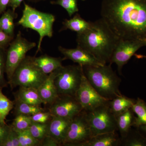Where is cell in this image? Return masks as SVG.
I'll return each mask as SVG.
<instances>
[{"label": "cell", "mask_w": 146, "mask_h": 146, "mask_svg": "<svg viewBox=\"0 0 146 146\" xmlns=\"http://www.w3.org/2000/svg\"><path fill=\"white\" fill-rule=\"evenodd\" d=\"M101 16L120 39L146 41V0H102Z\"/></svg>", "instance_id": "obj_1"}, {"label": "cell", "mask_w": 146, "mask_h": 146, "mask_svg": "<svg viewBox=\"0 0 146 146\" xmlns=\"http://www.w3.org/2000/svg\"><path fill=\"white\" fill-rule=\"evenodd\" d=\"M120 38L103 19L91 22L88 29L77 34V46L86 50L104 64L109 63Z\"/></svg>", "instance_id": "obj_2"}, {"label": "cell", "mask_w": 146, "mask_h": 146, "mask_svg": "<svg viewBox=\"0 0 146 146\" xmlns=\"http://www.w3.org/2000/svg\"><path fill=\"white\" fill-rule=\"evenodd\" d=\"M83 67L89 83L103 98L110 100L121 94L119 89L121 79L110 64Z\"/></svg>", "instance_id": "obj_3"}, {"label": "cell", "mask_w": 146, "mask_h": 146, "mask_svg": "<svg viewBox=\"0 0 146 146\" xmlns=\"http://www.w3.org/2000/svg\"><path fill=\"white\" fill-rule=\"evenodd\" d=\"M55 21V18L52 14L39 11L24 3L23 15L17 25L25 28L31 29L39 35L36 54L41 51V45L44 37H52L53 26Z\"/></svg>", "instance_id": "obj_4"}, {"label": "cell", "mask_w": 146, "mask_h": 146, "mask_svg": "<svg viewBox=\"0 0 146 146\" xmlns=\"http://www.w3.org/2000/svg\"><path fill=\"white\" fill-rule=\"evenodd\" d=\"M48 76L35 64L32 56H26L14 71L8 83L12 90L17 86L38 89Z\"/></svg>", "instance_id": "obj_5"}, {"label": "cell", "mask_w": 146, "mask_h": 146, "mask_svg": "<svg viewBox=\"0 0 146 146\" xmlns=\"http://www.w3.org/2000/svg\"><path fill=\"white\" fill-rule=\"evenodd\" d=\"M55 72L54 82L58 96H75L84 75L83 66L80 65L62 66Z\"/></svg>", "instance_id": "obj_6"}, {"label": "cell", "mask_w": 146, "mask_h": 146, "mask_svg": "<svg viewBox=\"0 0 146 146\" xmlns=\"http://www.w3.org/2000/svg\"><path fill=\"white\" fill-rule=\"evenodd\" d=\"M108 102L89 111L84 110L92 136L101 133L118 131L116 117L110 108Z\"/></svg>", "instance_id": "obj_7"}, {"label": "cell", "mask_w": 146, "mask_h": 146, "mask_svg": "<svg viewBox=\"0 0 146 146\" xmlns=\"http://www.w3.org/2000/svg\"><path fill=\"white\" fill-rule=\"evenodd\" d=\"M36 46L35 42L28 41L22 36L21 31L18 32L6 50V74L7 81L12 77L14 71L26 57L28 52Z\"/></svg>", "instance_id": "obj_8"}, {"label": "cell", "mask_w": 146, "mask_h": 146, "mask_svg": "<svg viewBox=\"0 0 146 146\" xmlns=\"http://www.w3.org/2000/svg\"><path fill=\"white\" fill-rule=\"evenodd\" d=\"M92 137L84 110L72 119L63 146H78Z\"/></svg>", "instance_id": "obj_9"}, {"label": "cell", "mask_w": 146, "mask_h": 146, "mask_svg": "<svg viewBox=\"0 0 146 146\" xmlns=\"http://www.w3.org/2000/svg\"><path fill=\"white\" fill-rule=\"evenodd\" d=\"M145 46L146 41L144 40L120 39L112 53L110 64H116L119 74L121 75L123 67L139 49Z\"/></svg>", "instance_id": "obj_10"}, {"label": "cell", "mask_w": 146, "mask_h": 146, "mask_svg": "<svg viewBox=\"0 0 146 146\" xmlns=\"http://www.w3.org/2000/svg\"><path fill=\"white\" fill-rule=\"evenodd\" d=\"M75 96L59 95L48 110L53 116L72 119L83 110Z\"/></svg>", "instance_id": "obj_11"}, {"label": "cell", "mask_w": 146, "mask_h": 146, "mask_svg": "<svg viewBox=\"0 0 146 146\" xmlns=\"http://www.w3.org/2000/svg\"><path fill=\"white\" fill-rule=\"evenodd\" d=\"M75 96L83 110L86 111L107 103L109 101L98 94L89 83L84 74Z\"/></svg>", "instance_id": "obj_12"}, {"label": "cell", "mask_w": 146, "mask_h": 146, "mask_svg": "<svg viewBox=\"0 0 146 146\" xmlns=\"http://www.w3.org/2000/svg\"><path fill=\"white\" fill-rule=\"evenodd\" d=\"M58 50L64 56L63 60H70L83 67L104 65L93 54L78 46L75 48L70 49L59 46Z\"/></svg>", "instance_id": "obj_13"}, {"label": "cell", "mask_w": 146, "mask_h": 146, "mask_svg": "<svg viewBox=\"0 0 146 146\" xmlns=\"http://www.w3.org/2000/svg\"><path fill=\"white\" fill-rule=\"evenodd\" d=\"M72 120L53 116L48 123V135L55 139L60 146H63Z\"/></svg>", "instance_id": "obj_14"}, {"label": "cell", "mask_w": 146, "mask_h": 146, "mask_svg": "<svg viewBox=\"0 0 146 146\" xmlns=\"http://www.w3.org/2000/svg\"><path fill=\"white\" fill-rule=\"evenodd\" d=\"M121 144V138L117 131L95 135L78 146H119Z\"/></svg>", "instance_id": "obj_15"}, {"label": "cell", "mask_w": 146, "mask_h": 146, "mask_svg": "<svg viewBox=\"0 0 146 146\" xmlns=\"http://www.w3.org/2000/svg\"><path fill=\"white\" fill-rule=\"evenodd\" d=\"M55 70L50 73L44 83L39 87L38 93L44 104L50 105L58 97L57 89L55 85Z\"/></svg>", "instance_id": "obj_16"}, {"label": "cell", "mask_w": 146, "mask_h": 146, "mask_svg": "<svg viewBox=\"0 0 146 146\" xmlns=\"http://www.w3.org/2000/svg\"><path fill=\"white\" fill-rule=\"evenodd\" d=\"M33 60L35 65L47 75L54 72L62 67L63 58L60 57H54L44 54L39 57H32Z\"/></svg>", "instance_id": "obj_17"}, {"label": "cell", "mask_w": 146, "mask_h": 146, "mask_svg": "<svg viewBox=\"0 0 146 146\" xmlns=\"http://www.w3.org/2000/svg\"><path fill=\"white\" fill-rule=\"evenodd\" d=\"M15 100H18L29 104L41 105L44 104L40 98L38 90L31 87H19L13 94Z\"/></svg>", "instance_id": "obj_18"}, {"label": "cell", "mask_w": 146, "mask_h": 146, "mask_svg": "<svg viewBox=\"0 0 146 146\" xmlns=\"http://www.w3.org/2000/svg\"><path fill=\"white\" fill-rule=\"evenodd\" d=\"M135 114L131 108L116 117L118 131L121 138H124L133 127L135 122Z\"/></svg>", "instance_id": "obj_19"}, {"label": "cell", "mask_w": 146, "mask_h": 146, "mask_svg": "<svg viewBox=\"0 0 146 146\" xmlns=\"http://www.w3.org/2000/svg\"><path fill=\"white\" fill-rule=\"evenodd\" d=\"M136 100L130 98L121 94L108 101L110 108L115 117H117L132 108Z\"/></svg>", "instance_id": "obj_20"}, {"label": "cell", "mask_w": 146, "mask_h": 146, "mask_svg": "<svg viewBox=\"0 0 146 146\" xmlns=\"http://www.w3.org/2000/svg\"><path fill=\"white\" fill-rule=\"evenodd\" d=\"M91 22H88L82 18L78 13L70 19H65L63 22L61 31L69 29L76 32L77 34L82 33L88 29L91 25Z\"/></svg>", "instance_id": "obj_21"}, {"label": "cell", "mask_w": 146, "mask_h": 146, "mask_svg": "<svg viewBox=\"0 0 146 146\" xmlns=\"http://www.w3.org/2000/svg\"><path fill=\"white\" fill-rule=\"evenodd\" d=\"M121 146H146V137L138 128L132 127L126 136L121 138Z\"/></svg>", "instance_id": "obj_22"}, {"label": "cell", "mask_w": 146, "mask_h": 146, "mask_svg": "<svg viewBox=\"0 0 146 146\" xmlns=\"http://www.w3.org/2000/svg\"><path fill=\"white\" fill-rule=\"evenodd\" d=\"M17 17V14L16 12L9 9L2 14L0 18V29L11 37H14V20Z\"/></svg>", "instance_id": "obj_23"}, {"label": "cell", "mask_w": 146, "mask_h": 146, "mask_svg": "<svg viewBox=\"0 0 146 146\" xmlns=\"http://www.w3.org/2000/svg\"><path fill=\"white\" fill-rule=\"evenodd\" d=\"M14 114L15 116L19 115L31 116L37 112L46 111L41 105L29 104L18 100H14Z\"/></svg>", "instance_id": "obj_24"}, {"label": "cell", "mask_w": 146, "mask_h": 146, "mask_svg": "<svg viewBox=\"0 0 146 146\" xmlns=\"http://www.w3.org/2000/svg\"><path fill=\"white\" fill-rule=\"evenodd\" d=\"M131 109L137 115L133 127L138 128L141 125H146V103L145 101L138 98Z\"/></svg>", "instance_id": "obj_25"}, {"label": "cell", "mask_w": 146, "mask_h": 146, "mask_svg": "<svg viewBox=\"0 0 146 146\" xmlns=\"http://www.w3.org/2000/svg\"><path fill=\"white\" fill-rule=\"evenodd\" d=\"M2 90L3 88H0V123H5L7 115L14 108V102L7 98Z\"/></svg>", "instance_id": "obj_26"}, {"label": "cell", "mask_w": 146, "mask_h": 146, "mask_svg": "<svg viewBox=\"0 0 146 146\" xmlns=\"http://www.w3.org/2000/svg\"><path fill=\"white\" fill-rule=\"evenodd\" d=\"M48 123L32 122L29 128V131L35 139L41 143L48 135Z\"/></svg>", "instance_id": "obj_27"}, {"label": "cell", "mask_w": 146, "mask_h": 146, "mask_svg": "<svg viewBox=\"0 0 146 146\" xmlns=\"http://www.w3.org/2000/svg\"><path fill=\"white\" fill-rule=\"evenodd\" d=\"M32 123L30 116L19 115L15 116L11 125L15 130L21 131L28 129Z\"/></svg>", "instance_id": "obj_28"}, {"label": "cell", "mask_w": 146, "mask_h": 146, "mask_svg": "<svg viewBox=\"0 0 146 146\" xmlns=\"http://www.w3.org/2000/svg\"><path fill=\"white\" fill-rule=\"evenodd\" d=\"M20 146H40V142L31 135L29 129L17 131Z\"/></svg>", "instance_id": "obj_29"}, {"label": "cell", "mask_w": 146, "mask_h": 146, "mask_svg": "<svg viewBox=\"0 0 146 146\" xmlns=\"http://www.w3.org/2000/svg\"><path fill=\"white\" fill-rule=\"evenodd\" d=\"M52 5H60L67 11L70 17L79 11L77 0H56L51 2Z\"/></svg>", "instance_id": "obj_30"}, {"label": "cell", "mask_w": 146, "mask_h": 146, "mask_svg": "<svg viewBox=\"0 0 146 146\" xmlns=\"http://www.w3.org/2000/svg\"><path fill=\"white\" fill-rule=\"evenodd\" d=\"M6 49L0 48V88H3L8 85V81L5 78L6 74Z\"/></svg>", "instance_id": "obj_31"}, {"label": "cell", "mask_w": 146, "mask_h": 146, "mask_svg": "<svg viewBox=\"0 0 146 146\" xmlns=\"http://www.w3.org/2000/svg\"><path fill=\"white\" fill-rule=\"evenodd\" d=\"M53 115L48 111H41L30 116L32 121L40 123H48L52 119Z\"/></svg>", "instance_id": "obj_32"}, {"label": "cell", "mask_w": 146, "mask_h": 146, "mask_svg": "<svg viewBox=\"0 0 146 146\" xmlns=\"http://www.w3.org/2000/svg\"><path fill=\"white\" fill-rule=\"evenodd\" d=\"M10 125V130L2 146H20L17 132Z\"/></svg>", "instance_id": "obj_33"}, {"label": "cell", "mask_w": 146, "mask_h": 146, "mask_svg": "<svg viewBox=\"0 0 146 146\" xmlns=\"http://www.w3.org/2000/svg\"><path fill=\"white\" fill-rule=\"evenodd\" d=\"M13 38L14 37L9 36L0 29V48L6 49Z\"/></svg>", "instance_id": "obj_34"}, {"label": "cell", "mask_w": 146, "mask_h": 146, "mask_svg": "<svg viewBox=\"0 0 146 146\" xmlns=\"http://www.w3.org/2000/svg\"><path fill=\"white\" fill-rule=\"evenodd\" d=\"M10 125L0 123V146H2L10 130Z\"/></svg>", "instance_id": "obj_35"}, {"label": "cell", "mask_w": 146, "mask_h": 146, "mask_svg": "<svg viewBox=\"0 0 146 146\" xmlns=\"http://www.w3.org/2000/svg\"><path fill=\"white\" fill-rule=\"evenodd\" d=\"M59 146L57 141L51 136L47 135L40 143V146Z\"/></svg>", "instance_id": "obj_36"}, {"label": "cell", "mask_w": 146, "mask_h": 146, "mask_svg": "<svg viewBox=\"0 0 146 146\" xmlns=\"http://www.w3.org/2000/svg\"><path fill=\"white\" fill-rule=\"evenodd\" d=\"M10 1V0H0V15L6 11Z\"/></svg>", "instance_id": "obj_37"}, {"label": "cell", "mask_w": 146, "mask_h": 146, "mask_svg": "<svg viewBox=\"0 0 146 146\" xmlns=\"http://www.w3.org/2000/svg\"><path fill=\"white\" fill-rule=\"evenodd\" d=\"M24 0H10L9 7H11L13 11H15L16 9L21 5V3Z\"/></svg>", "instance_id": "obj_38"}, {"label": "cell", "mask_w": 146, "mask_h": 146, "mask_svg": "<svg viewBox=\"0 0 146 146\" xmlns=\"http://www.w3.org/2000/svg\"><path fill=\"white\" fill-rule=\"evenodd\" d=\"M138 129L140 132L146 137V125H141Z\"/></svg>", "instance_id": "obj_39"}, {"label": "cell", "mask_w": 146, "mask_h": 146, "mask_svg": "<svg viewBox=\"0 0 146 146\" xmlns=\"http://www.w3.org/2000/svg\"><path fill=\"white\" fill-rule=\"evenodd\" d=\"M136 58H138V59H140V58H146V56L143 55L142 54H135L134 55Z\"/></svg>", "instance_id": "obj_40"}, {"label": "cell", "mask_w": 146, "mask_h": 146, "mask_svg": "<svg viewBox=\"0 0 146 146\" xmlns=\"http://www.w3.org/2000/svg\"><path fill=\"white\" fill-rule=\"evenodd\" d=\"M29 1H31L37 2L39 1H43V0H29Z\"/></svg>", "instance_id": "obj_41"}, {"label": "cell", "mask_w": 146, "mask_h": 146, "mask_svg": "<svg viewBox=\"0 0 146 146\" xmlns=\"http://www.w3.org/2000/svg\"><path fill=\"white\" fill-rule=\"evenodd\" d=\"M81 1H86V0H81Z\"/></svg>", "instance_id": "obj_42"}]
</instances>
